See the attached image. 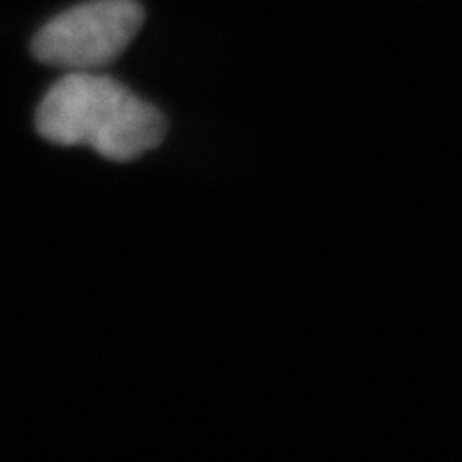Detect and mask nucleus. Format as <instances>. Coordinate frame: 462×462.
I'll use <instances>...</instances> for the list:
<instances>
[{
  "instance_id": "2",
  "label": "nucleus",
  "mask_w": 462,
  "mask_h": 462,
  "mask_svg": "<svg viewBox=\"0 0 462 462\" xmlns=\"http://www.w3.org/2000/svg\"><path fill=\"white\" fill-rule=\"evenodd\" d=\"M143 24L137 0H90L62 11L32 39V56L67 71H95L123 56Z\"/></svg>"
},
{
  "instance_id": "1",
  "label": "nucleus",
  "mask_w": 462,
  "mask_h": 462,
  "mask_svg": "<svg viewBox=\"0 0 462 462\" xmlns=\"http://www.w3.org/2000/svg\"><path fill=\"white\" fill-rule=\"evenodd\" d=\"M37 131L56 146H90L129 163L163 143L167 120L125 84L92 71H69L43 97Z\"/></svg>"
}]
</instances>
